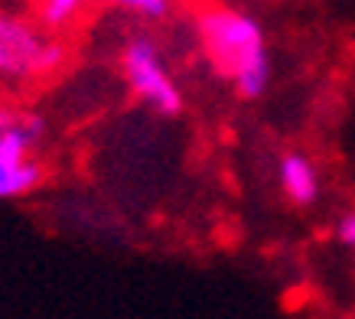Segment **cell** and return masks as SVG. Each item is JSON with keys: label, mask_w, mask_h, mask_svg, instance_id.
Masks as SVG:
<instances>
[{"label": "cell", "mask_w": 355, "mask_h": 319, "mask_svg": "<svg viewBox=\"0 0 355 319\" xmlns=\"http://www.w3.org/2000/svg\"><path fill=\"white\" fill-rule=\"evenodd\" d=\"M336 238H339V245L355 248V212H349L343 222L336 225Z\"/></svg>", "instance_id": "9c48e42d"}, {"label": "cell", "mask_w": 355, "mask_h": 319, "mask_svg": "<svg viewBox=\"0 0 355 319\" xmlns=\"http://www.w3.org/2000/svg\"><path fill=\"white\" fill-rule=\"evenodd\" d=\"M121 13H130L144 23H163L173 13V0H101Z\"/></svg>", "instance_id": "ba28073f"}, {"label": "cell", "mask_w": 355, "mask_h": 319, "mask_svg": "<svg viewBox=\"0 0 355 319\" xmlns=\"http://www.w3.org/2000/svg\"><path fill=\"white\" fill-rule=\"evenodd\" d=\"M46 180H49V166H46L43 153L23 157L17 163H0V202L30 199L43 189Z\"/></svg>", "instance_id": "5b68a950"}, {"label": "cell", "mask_w": 355, "mask_h": 319, "mask_svg": "<svg viewBox=\"0 0 355 319\" xmlns=\"http://www.w3.org/2000/svg\"><path fill=\"white\" fill-rule=\"evenodd\" d=\"M280 189L291 199L297 209H310L316 199H320V176H316V166L303 153H284L280 157Z\"/></svg>", "instance_id": "8992f818"}, {"label": "cell", "mask_w": 355, "mask_h": 319, "mask_svg": "<svg viewBox=\"0 0 355 319\" xmlns=\"http://www.w3.org/2000/svg\"><path fill=\"white\" fill-rule=\"evenodd\" d=\"M92 0H33V20L55 36H69L85 20Z\"/></svg>", "instance_id": "52a82bcc"}, {"label": "cell", "mask_w": 355, "mask_h": 319, "mask_svg": "<svg viewBox=\"0 0 355 319\" xmlns=\"http://www.w3.org/2000/svg\"><path fill=\"white\" fill-rule=\"evenodd\" d=\"M49 137V124L40 111L0 101V163H17L40 153Z\"/></svg>", "instance_id": "277c9868"}, {"label": "cell", "mask_w": 355, "mask_h": 319, "mask_svg": "<svg viewBox=\"0 0 355 319\" xmlns=\"http://www.w3.org/2000/svg\"><path fill=\"white\" fill-rule=\"evenodd\" d=\"M72 59L65 36L43 30L33 13L0 7V85L26 88L59 78Z\"/></svg>", "instance_id": "7a4b0ae2"}, {"label": "cell", "mask_w": 355, "mask_h": 319, "mask_svg": "<svg viewBox=\"0 0 355 319\" xmlns=\"http://www.w3.org/2000/svg\"><path fill=\"white\" fill-rule=\"evenodd\" d=\"M193 23L202 55L216 69V75L232 82L238 98L258 101L270 88V55L264 26L254 17L235 7H222V3L199 7Z\"/></svg>", "instance_id": "6da1fadb"}, {"label": "cell", "mask_w": 355, "mask_h": 319, "mask_svg": "<svg viewBox=\"0 0 355 319\" xmlns=\"http://www.w3.org/2000/svg\"><path fill=\"white\" fill-rule=\"evenodd\" d=\"M121 75L124 85L130 88V95L140 105H147L153 114L160 117H180L183 114V92L173 82L170 69L163 62L160 43L150 33H134L121 46Z\"/></svg>", "instance_id": "3957f363"}]
</instances>
